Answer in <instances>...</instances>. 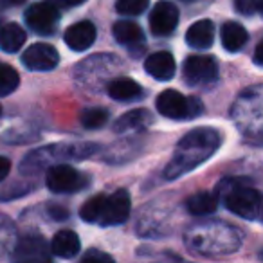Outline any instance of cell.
<instances>
[{"label": "cell", "instance_id": "1", "mask_svg": "<svg viewBox=\"0 0 263 263\" xmlns=\"http://www.w3.org/2000/svg\"><path fill=\"white\" fill-rule=\"evenodd\" d=\"M220 143H222V136L215 128L191 130L177 144L175 155H173L168 168L164 170V177L168 180H175L179 177L186 175L187 172H191L197 166H200L202 162L208 161L216 152V148L220 146Z\"/></svg>", "mask_w": 263, "mask_h": 263}, {"label": "cell", "instance_id": "2", "mask_svg": "<svg viewBox=\"0 0 263 263\" xmlns=\"http://www.w3.org/2000/svg\"><path fill=\"white\" fill-rule=\"evenodd\" d=\"M157 110L170 119H191L202 114V101L198 98H184L180 92L168 88L157 98Z\"/></svg>", "mask_w": 263, "mask_h": 263}, {"label": "cell", "instance_id": "3", "mask_svg": "<svg viewBox=\"0 0 263 263\" xmlns=\"http://www.w3.org/2000/svg\"><path fill=\"white\" fill-rule=\"evenodd\" d=\"M226 205L231 213L241 216L245 220H254L259 215V205H261V198L259 193L254 187L249 186H240L234 184L223 197Z\"/></svg>", "mask_w": 263, "mask_h": 263}, {"label": "cell", "instance_id": "4", "mask_svg": "<svg viewBox=\"0 0 263 263\" xmlns=\"http://www.w3.org/2000/svg\"><path fill=\"white\" fill-rule=\"evenodd\" d=\"M47 187L52 193H74L85 187L87 180L76 168L69 164H56L47 172Z\"/></svg>", "mask_w": 263, "mask_h": 263}, {"label": "cell", "instance_id": "5", "mask_svg": "<svg viewBox=\"0 0 263 263\" xmlns=\"http://www.w3.org/2000/svg\"><path fill=\"white\" fill-rule=\"evenodd\" d=\"M130 208H132V200L128 191L124 190L116 191V193H112L110 197L105 198L101 216H99L98 222L106 227L124 223L128 220V216H130Z\"/></svg>", "mask_w": 263, "mask_h": 263}, {"label": "cell", "instance_id": "6", "mask_svg": "<svg viewBox=\"0 0 263 263\" xmlns=\"http://www.w3.org/2000/svg\"><path fill=\"white\" fill-rule=\"evenodd\" d=\"M58 9L47 2L33 4L26 11V22L36 34H52L58 26Z\"/></svg>", "mask_w": 263, "mask_h": 263}, {"label": "cell", "instance_id": "7", "mask_svg": "<svg viewBox=\"0 0 263 263\" xmlns=\"http://www.w3.org/2000/svg\"><path fill=\"white\" fill-rule=\"evenodd\" d=\"M216 63L211 56H190L184 63V78L190 85H208L216 80Z\"/></svg>", "mask_w": 263, "mask_h": 263}, {"label": "cell", "instance_id": "8", "mask_svg": "<svg viewBox=\"0 0 263 263\" xmlns=\"http://www.w3.org/2000/svg\"><path fill=\"white\" fill-rule=\"evenodd\" d=\"M179 26V9L168 0H161L150 15V27L155 36H168Z\"/></svg>", "mask_w": 263, "mask_h": 263}, {"label": "cell", "instance_id": "9", "mask_svg": "<svg viewBox=\"0 0 263 263\" xmlns=\"http://www.w3.org/2000/svg\"><path fill=\"white\" fill-rule=\"evenodd\" d=\"M22 62L29 70L45 72V70H52L58 65L60 54L52 45L34 44L31 47H27V51L22 54Z\"/></svg>", "mask_w": 263, "mask_h": 263}, {"label": "cell", "instance_id": "10", "mask_svg": "<svg viewBox=\"0 0 263 263\" xmlns=\"http://www.w3.org/2000/svg\"><path fill=\"white\" fill-rule=\"evenodd\" d=\"M144 70L150 74L154 80L157 81H170L173 76H175V58H173L172 52L166 51H159L154 52L146 58L144 62Z\"/></svg>", "mask_w": 263, "mask_h": 263}, {"label": "cell", "instance_id": "11", "mask_svg": "<svg viewBox=\"0 0 263 263\" xmlns=\"http://www.w3.org/2000/svg\"><path fill=\"white\" fill-rule=\"evenodd\" d=\"M63 40H65L67 47L72 49V51H85V49H88L94 44L96 26L92 22H88V20L74 24L65 31Z\"/></svg>", "mask_w": 263, "mask_h": 263}, {"label": "cell", "instance_id": "12", "mask_svg": "<svg viewBox=\"0 0 263 263\" xmlns=\"http://www.w3.org/2000/svg\"><path fill=\"white\" fill-rule=\"evenodd\" d=\"M80 238L74 231H69V229H63L60 233L54 234L51 241V251L52 254H56L58 258H65V259H70L80 252Z\"/></svg>", "mask_w": 263, "mask_h": 263}, {"label": "cell", "instance_id": "13", "mask_svg": "<svg viewBox=\"0 0 263 263\" xmlns=\"http://www.w3.org/2000/svg\"><path fill=\"white\" fill-rule=\"evenodd\" d=\"M186 42L195 49H208L215 42V26L211 20H198L187 29Z\"/></svg>", "mask_w": 263, "mask_h": 263}, {"label": "cell", "instance_id": "14", "mask_svg": "<svg viewBox=\"0 0 263 263\" xmlns=\"http://www.w3.org/2000/svg\"><path fill=\"white\" fill-rule=\"evenodd\" d=\"M27 40V34L18 24H6L0 29V49L4 52H18Z\"/></svg>", "mask_w": 263, "mask_h": 263}, {"label": "cell", "instance_id": "15", "mask_svg": "<svg viewBox=\"0 0 263 263\" xmlns=\"http://www.w3.org/2000/svg\"><path fill=\"white\" fill-rule=\"evenodd\" d=\"M141 94H143L141 85L130 78H117L108 85V96L116 101H132L141 98Z\"/></svg>", "mask_w": 263, "mask_h": 263}, {"label": "cell", "instance_id": "16", "mask_svg": "<svg viewBox=\"0 0 263 263\" xmlns=\"http://www.w3.org/2000/svg\"><path fill=\"white\" fill-rule=\"evenodd\" d=\"M249 33L245 31L243 26H240L238 22H227L222 27V45L226 47V51L236 52L247 44Z\"/></svg>", "mask_w": 263, "mask_h": 263}, {"label": "cell", "instance_id": "17", "mask_svg": "<svg viewBox=\"0 0 263 263\" xmlns=\"http://www.w3.org/2000/svg\"><path fill=\"white\" fill-rule=\"evenodd\" d=\"M16 258L20 259H47L45 241L40 236H26L16 245Z\"/></svg>", "mask_w": 263, "mask_h": 263}, {"label": "cell", "instance_id": "18", "mask_svg": "<svg viewBox=\"0 0 263 263\" xmlns=\"http://www.w3.org/2000/svg\"><path fill=\"white\" fill-rule=\"evenodd\" d=\"M150 112L148 110H132V112L124 114L123 117L116 121L114 124V132L117 134H124V132H130V130H137V128H143L144 124L150 123Z\"/></svg>", "mask_w": 263, "mask_h": 263}, {"label": "cell", "instance_id": "19", "mask_svg": "<svg viewBox=\"0 0 263 263\" xmlns=\"http://www.w3.org/2000/svg\"><path fill=\"white\" fill-rule=\"evenodd\" d=\"M114 38H116L119 44L124 45H132L136 44V42L143 40V29L137 26L136 22H132V20H119V22L114 24Z\"/></svg>", "mask_w": 263, "mask_h": 263}, {"label": "cell", "instance_id": "20", "mask_svg": "<svg viewBox=\"0 0 263 263\" xmlns=\"http://www.w3.org/2000/svg\"><path fill=\"white\" fill-rule=\"evenodd\" d=\"M216 208H218V200H216L215 195L208 193V191H200L187 200V211L197 216L211 215V213L216 211Z\"/></svg>", "mask_w": 263, "mask_h": 263}, {"label": "cell", "instance_id": "21", "mask_svg": "<svg viewBox=\"0 0 263 263\" xmlns=\"http://www.w3.org/2000/svg\"><path fill=\"white\" fill-rule=\"evenodd\" d=\"M105 195H96V197L88 198L80 209V216L88 223H94L99 220L101 216V211H103V204H105Z\"/></svg>", "mask_w": 263, "mask_h": 263}, {"label": "cell", "instance_id": "22", "mask_svg": "<svg viewBox=\"0 0 263 263\" xmlns=\"http://www.w3.org/2000/svg\"><path fill=\"white\" fill-rule=\"evenodd\" d=\"M20 83L18 72L11 65L0 63V96H9Z\"/></svg>", "mask_w": 263, "mask_h": 263}, {"label": "cell", "instance_id": "23", "mask_svg": "<svg viewBox=\"0 0 263 263\" xmlns=\"http://www.w3.org/2000/svg\"><path fill=\"white\" fill-rule=\"evenodd\" d=\"M106 121H108V112L105 108H87L81 114V124L88 130L105 126Z\"/></svg>", "mask_w": 263, "mask_h": 263}, {"label": "cell", "instance_id": "24", "mask_svg": "<svg viewBox=\"0 0 263 263\" xmlns=\"http://www.w3.org/2000/svg\"><path fill=\"white\" fill-rule=\"evenodd\" d=\"M150 0H117L116 9L119 15L124 16H137L146 11Z\"/></svg>", "mask_w": 263, "mask_h": 263}, {"label": "cell", "instance_id": "25", "mask_svg": "<svg viewBox=\"0 0 263 263\" xmlns=\"http://www.w3.org/2000/svg\"><path fill=\"white\" fill-rule=\"evenodd\" d=\"M261 6V0H236V8L243 15H252Z\"/></svg>", "mask_w": 263, "mask_h": 263}, {"label": "cell", "instance_id": "26", "mask_svg": "<svg viewBox=\"0 0 263 263\" xmlns=\"http://www.w3.org/2000/svg\"><path fill=\"white\" fill-rule=\"evenodd\" d=\"M83 261H112V258L105 252L98 251V249H92L90 252L83 256Z\"/></svg>", "mask_w": 263, "mask_h": 263}, {"label": "cell", "instance_id": "27", "mask_svg": "<svg viewBox=\"0 0 263 263\" xmlns=\"http://www.w3.org/2000/svg\"><path fill=\"white\" fill-rule=\"evenodd\" d=\"M47 213H49V215H51L54 220H65L67 216H69L67 209H63L62 205H56V204H49Z\"/></svg>", "mask_w": 263, "mask_h": 263}, {"label": "cell", "instance_id": "28", "mask_svg": "<svg viewBox=\"0 0 263 263\" xmlns=\"http://www.w3.org/2000/svg\"><path fill=\"white\" fill-rule=\"evenodd\" d=\"M9 170H11V162H9V159L0 155V182L9 175Z\"/></svg>", "mask_w": 263, "mask_h": 263}, {"label": "cell", "instance_id": "29", "mask_svg": "<svg viewBox=\"0 0 263 263\" xmlns=\"http://www.w3.org/2000/svg\"><path fill=\"white\" fill-rule=\"evenodd\" d=\"M261 51H263V44H259L258 47H256V54H254V63L256 65H261Z\"/></svg>", "mask_w": 263, "mask_h": 263}, {"label": "cell", "instance_id": "30", "mask_svg": "<svg viewBox=\"0 0 263 263\" xmlns=\"http://www.w3.org/2000/svg\"><path fill=\"white\" fill-rule=\"evenodd\" d=\"M67 6H80V4H83V2H87V0H63Z\"/></svg>", "mask_w": 263, "mask_h": 263}, {"label": "cell", "instance_id": "31", "mask_svg": "<svg viewBox=\"0 0 263 263\" xmlns=\"http://www.w3.org/2000/svg\"><path fill=\"white\" fill-rule=\"evenodd\" d=\"M0 2H4V4H9V6H16V4H22L24 0H0Z\"/></svg>", "mask_w": 263, "mask_h": 263}, {"label": "cell", "instance_id": "32", "mask_svg": "<svg viewBox=\"0 0 263 263\" xmlns=\"http://www.w3.org/2000/svg\"><path fill=\"white\" fill-rule=\"evenodd\" d=\"M0 114H2V108H0Z\"/></svg>", "mask_w": 263, "mask_h": 263}]
</instances>
